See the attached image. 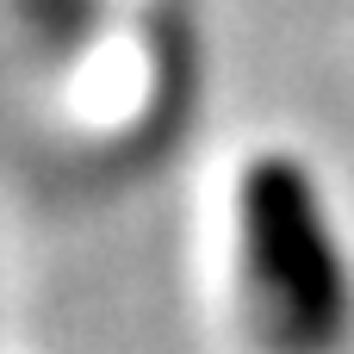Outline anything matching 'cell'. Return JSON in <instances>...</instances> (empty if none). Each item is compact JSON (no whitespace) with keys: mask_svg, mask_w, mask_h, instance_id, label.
Wrapping results in <instances>:
<instances>
[{"mask_svg":"<svg viewBox=\"0 0 354 354\" xmlns=\"http://www.w3.org/2000/svg\"><path fill=\"white\" fill-rule=\"evenodd\" d=\"M243 305L268 354H336L354 330L348 268L324 193L292 156H255L236 193Z\"/></svg>","mask_w":354,"mask_h":354,"instance_id":"6da1fadb","label":"cell"}]
</instances>
